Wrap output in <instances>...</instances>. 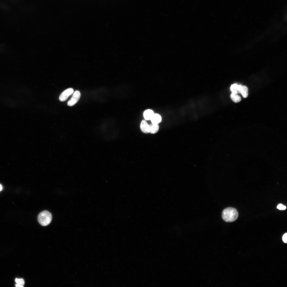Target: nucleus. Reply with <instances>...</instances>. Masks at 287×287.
Masks as SVG:
<instances>
[{
    "instance_id": "obj_13",
    "label": "nucleus",
    "mask_w": 287,
    "mask_h": 287,
    "mask_svg": "<svg viewBox=\"0 0 287 287\" xmlns=\"http://www.w3.org/2000/svg\"><path fill=\"white\" fill-rule=\"evenodd\" d=\"M277 208L280 210H285L286 209V207L282 204H279L278 205Z\"/></svg>"
},
{
    "instance_id": "obj_5",
    "label": "nucleus",
    "mask_w": 287,
    "mask_h": 287,
    "mask_svg": "<svg viewBox=\"0 0 287 287\" xmlns=\"http://www.w3.org/2000/svg\"><path fill=\"white\" fill-rule=\"evenodd\" d=\"M140 128L143 132L148 134L150 132V127L147 122L145 120H143L140 124Z\"/></svg>"
},
{
    "instance_id": "obj_8",
    "label": "nucleus",
    "mask_w": 287,
    "mask_h": 287,
    "mask_svg": "<svg viewBox=\"0 0 287 287\" xmlns=\"http://www.w3.org/2000/svg\"><path fill=\"white\" fill-rule=\"evenodd\" d=\"M150 132L152 134L157 133L159 131V126L158 124H151L149 125Z\"/></svg>"
},
{
    "instance_id": "obj_14",
    "label": "nucleus",
    "mask_w": 287,
    "mask_h": 287,
    "mask_svg": "<svg viewBox=\"0 0 287 287\" xmlns=\"http://www.w3.org/2000/svg\"><path fill=\"white\" fill-rule=\"evenodd\" d=\"M282 239L283 242L285 243H287V233H285L283 236L282 238Z\"/></svg>"
},
{
    "instance_id": "obj_9",
    "label": "nucleus",
    "mask_w": 287,
    "mask_h": 287,
    "mask_svg": "<svg viewBox=\"0 0 287 287\" xmlns=\"http://www.w3.org/2000/svg\"><path fill=\"white\" fill-rule=\"evenodd\" d=\"M230 97L232 100L236 103H238L241 100V97L237 94L232 93L231 94Z\"/></svg>"
},
{
    "instance_id": "obj_6",
    "label": "nucleus",
    "mask_w": 287,
    "mask_h": 287,
    "mask_svg": "<svg viewBox=\"0 0 287 287\" xmlns=\"http://www.w3.org/2000/svg\"><path fill=\"white\" fill-rule=\"evenodd\" d=\"M152 124H158L162 121L161 116L157 114H154L150 119Z\"/></svg>"
},
{
    "instance_id": "obj_7",
    "label": "nucleus",
    "mask_w": 287,
    "mask_h": 287,
    "mask_svg": "<svg viewBox=\"0 0 287 287\" xmlns=\"http://www.w3.org/2000/svg\"><path fill=\"white\" fill-rule=\"evenodd\" d=\"M154 114V112L153 110L148 109L144 112V116L145 120H149L151 119Z\"/></svg>"
},
{
    "instance_id": "obj_16",
    "label": "nucleus",
    "mask_w": 287,
    "mask_h": 287,
    "mask_svg": "<svg viewBox=\"0 0 287 287\" xmlns=\"http://www.w3.org/2000/svg\"><path fill=\"white\" fill-rule=\"evenodd\" d=\"M2 188H3L2 185H1L0 184V192L2 190Z\"/></svg>"
},
{
    "instance_id": "obj_2",
    "label": "nucleus",
    "mask_w": 287,
    "mask_h": 287,
    "mask_svg": "<svg viewBox=\"0 0 287 287\" xmlns=\"http://www.w3.org/2000/svg\"><path fill=\"white\" fill-rule=\"evenodd\" d=\"M52 219L51 214L47 211H44L40 213L38 217L39 223L43 226L48 225L51 222Z\"/></svg>"
},
{
    "instance_id": "obj_10",
    "label": "nucleus",
    "mask_w": 287,
    "mask_h": 287,
    "mask_svg": "<svg viewBox=\"0 0 287 287\" xmlns=\"http://www.w3.org/2000/svg\"><path fill=\"white\" fill-rule=\"evenodd\" d=\"M240 93L242 95L244 98H246L248 95V88L245 86H243L241 87L240 90Z\"/></svg>"
},
{
    "instance_id": "obj_12",
    "label": "nucleus",
    "mask_w": 287,
    "mask_h": 287,
    "mask_svg": "<svg viewBox=\"0 0 287 287\" xmlns=\"http://www.w3.org/2000/svg\"><path fill=\"white\" fill-rule=\"evenodd\" d=\"M15 281L17 283L19 284H20L22 285H24V281L23 279H18L16 278L15 279Z\"/></svg>"
},
{
    "instance_id": "obj_15",
    "label": "nucleus",
    "mask_w": 287,
    "mask_h": 287,
    "mask_svg": "<svg viewBox=\"0 0 287 287\" xmlns=\"http://www.w3.org/2000/svg\"><path fill=\"white\" fill-rule=\"evenodd\" d=\"M16 286L17 287H23V286L22 285L20 284H17V283L16 284Z\"/></svg>"
},
{
    "instance_id": "obj_4",
    "label": "nucleus",
    "mask_w": 287,
    "mask_h": 287,
    "mask_svg": "<svg viewBox=\"0 0 287 287\" xmlns=\"http://www.w3.org/2000/svg\"><path fill=\"white\" fill-rule=\"evenodd\" d=\"M74 90L72 88H69L64 91L60 96L59 99L62 102L66 100L69 96L73 93Z\"/></svg>"
},
{
    "instance_id": "obj_11",
    "label": "nucleus",
    "mask_w": 287,
    "mask_h": 287,
    "mask_svg": "<svg viewBox=\"0 0 287 287\" xmlns=\"http://www.w3.org/2000/svg\"><path fill=\"white\" fill-rule=\"evenodd\" d=\"M238 85L235 84L231 85L230 87V90L232 93L237 94L238 93L237 90Z\"/></svg>"
},
{
    "instance_id": "obj_3",
    "label": "nucleus",
    "mask_w": 287,
    "mask_h": 287,
    "mask_svg": "<svg viewBox=\"0 0 287 287\" xmlns=\"http://www.w3.org/2000/svg\"><path fill=\"white\" fill-rule=\"evenodd\" d=\"M81 97V93L78 90L75 91L74 93L71 98L68 102V105L69 107L74 105L80 99Z\"/></svg>"
},
{
    "instance_id": "obj_1",
    "label": "nucleus",
    "mask_w": 287,
    "mask_h": 287,
    "mask_svg": "<svg viewBox=\"0 0 287 287\" xmlns=\"http://www.w3.org/2000/svg\"><path fill=\"white\" fill-rule=\"evenodd\" d=\"M222 216L223 219L225 221L232 222L237 220L239 216V214L235 208L228 207L223 211Z\"/></svg>"
}]
</instances>
